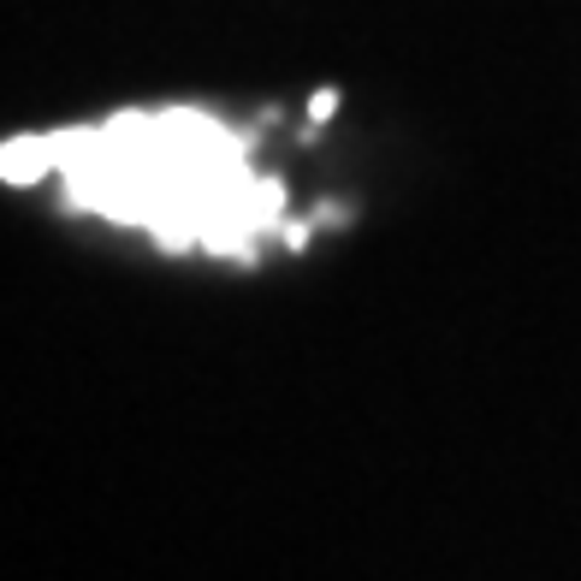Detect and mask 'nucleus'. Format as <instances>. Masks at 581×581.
<instances>
[{"mask_svg": "<svg viewBox=\"0 0 581 581\" xmlns=\"http://www.w3.org/2000/svg\"><path fill=\"white\" fill-rule=\"evenodd\" d=\"M12 179L60 172L65 196L119 226H143L160 243L255 250L286 226V191L262 179L243 137L196 107L119 113L107 125L31 137L7 148Z\"/></svg>", "mask_w": 581, "mask_h": 581, "instance_id": "1", "label": "nucleus"}]
</instances>
